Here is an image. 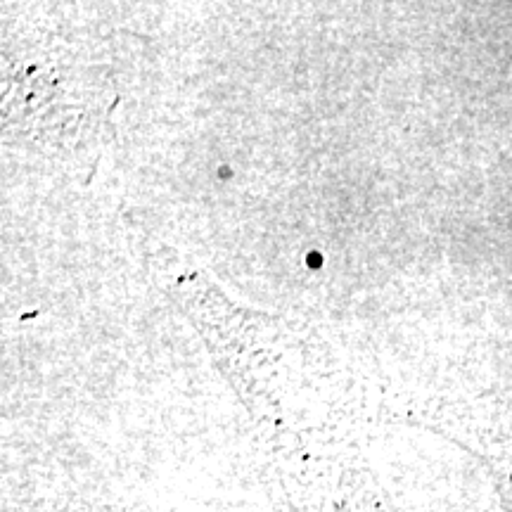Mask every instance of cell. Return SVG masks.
Segmentation results:
<instances>
[{"mask_svg":"<svg viewBox=\"0 0 512 512\" xmlns=\"http://www.w3.org/2000/svg\"><path fill=\"white\" fill-rule=\"evenodd\" d=\"M306 264H309L311 268L313 266H320V264H323V259H320L318 252H309V256H306Z\"/></svg>","mask_w":512,"mask_h":512,"instance_id":"1","label":"cell"}]
</instances>
